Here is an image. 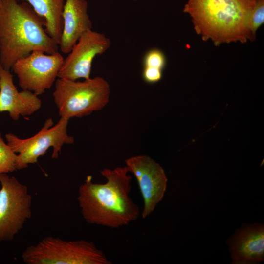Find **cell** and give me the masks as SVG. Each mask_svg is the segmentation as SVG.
Wrapping results in <instances>:
<instances>
[{
  "label": "cell",
  "instance_id": "cell-7",
  "mask_svg": "<svg viewBox=\"0 0 264 264\" xmlns=\"http://www.w3.org/2000/svg\"><path fill=\"white\" fill-rule=\"evenodd\" d=\"M0 242L14 239L31 217L32 196L15 176L0 175Z\"/></svg>",
  "mask_w": 264,
  "mask_h": 264
},
{
  "label": "cell",
  "instance_id": "cell-16",
  "mask_svg": "<svg viewBox=\"0 0 264 264\" xmlns=\"http://www.w3.org/2000/svg\"><path fill=\"white\" fill-rule=\"evenodd\" d=\"M166 60L163 52L160 49L153 48L149 50L143 59V67H150L161 70L164 68Z\"/></svg>",
  "mask_w": 264,
  "mask_h": 264
},
{
  "label": "cell",
  "instance_id": "cell-4",
  "mask_svg": "<svg viewBox=\"0 0 264 264\" xmlns=\"http://www.w3.org/2000/svg\"><path fill=\"white\" fill-rule=\"evenodd\" d=\"M110 86L103 77L83 81L58 78L53 93L60 117L81 118L102 110L109 102Z\"/></svg>",
  "mask_w": 264,
  "mask_h": 264
},
{
  "label": "cell",
  "instance_id": "cell-13",
  "mask_svg": "<svg viewBox=\"0 0 264 264\" xmlns=\"http://www.w3.org/2000/svg\"><path fill=\"white\" fill-rule=\"evenodd\" d=\"M63 29L59 45L61 51L68 54L80 37L92 29L86 0H66L63 12Z\"/></svg>",
  "mask_w": 264,
  "mask_h": 264
},
{
  "label": "cell",
  "instance_id": "cell-8",
  "mask_svg": "<svg viewBox=\"0 0 264 264\" xmlns=\"http://www.w3.org/2000/svg\"><path fill=\"white\" fill-rule=\"evenodd\" d=\"M64 60L58 51L46 54L35 50L17 60L12 69L18 78L20 87L38 96L51 88Z\"/></svg>",
  "mask_w": 264,
  "mask_h": 264
},
{
  "label": "cell",
  "instance_id": "cell-19",
  "mask_svg": "<svg viewBox=\"0 0 264 264\" xmlns=\"http://www.w3.org/2000/svg\"><path fill=\"white\" fill-rule=\"evenodd\" d=\"M2 0H0V6H1V3H2Z\"/></svg>",
  "mask_w": 264,
  "mask_h": 264
},
{
  "label": "cell",
  "instance_id": "cell-6",
  "mask_svg": "<svg viewBox=\"0 0 264 264\" xmlns=\"http://www.w3.org/2000/svg\"><path fill=\"white\" fill-rule=\"evenodd\" d=\"M69 120L60 117L52 127L53 121L48 118L38 133L28 138L21 139L13 133H7L5 137L7 144L13 152L18 153L16 170L26 168L29 164L37 162L39 157L44 155L50 147L53 148L51 157L57 158L64 144H73L74 137L67 133Z\"/></svg>",
  "mask_w": 264,
  "mask_h": 264
},
{
  "label": "cell",
  "instance_id": "cell-2",
  "mask_svg": "<svg viewBox=\"0 0 264 264\" xmlns=\"http://www.w3.org/2000/svg\"><path fill=\"white\" fill-rule=\"evenodd\" d=\"M45 21L26 2L2 0L0 7V64L10 70L18 60L35 50L58 52V44L46 32Z\"/></svg>",
  "mask_w": 264,
  "mask_h": 264
},
{
  "label": "cell",
  "instance_id": "cell-12",
  "mask_svg": "<svg viewBox=\"0 0 264 264\" xmlns=\"http://www.w3.org/2000/svg\"><path fill=\"white\" fill-rule=\"evenodd\" d=\"M42 101L33 92L22 90L19 92L13 83L10 70L0 64V112H8L15 121L21 116L32 115L41 107Z\"/></svg>",
  "mask_w": 264,
  "mask_h": 264
},
{
  "label": "cell",
  "instance_id": "cell-11",
  "mask_svg": "<svg viewBox=\"0 0 264 264\" xmlns=\"http://www.w3.org/2000/svg\"><path fill=\"white\" fill-rule=\"evenodd\" d=\"M233 264H256L264 259V226L262 223H243L228 238Z\"/></svg>",
  "mask_w": 264,
  "mask_h": 264
},
{
  "label": "cell",
  "instance_id": "cell-9",
  "mask_svg": "<svg viewBox=\"0 0 264 264\" xmlns=\"http://www.w3.org/2000/svg\"><path fill=\"white\" fill-rule=\"evenodd\" d=\"M110 41L103 33L92 29L84 33L64 60L58 78L71 81L90 78L94 58L105 53Z\"/></svg>",
  "mask_w": 264,
  "mask_h": 264
},
{
  "label": "cell",
  "instance_id": "cell-5",
  "mask_svg": "<svg viewBox=\"0 0 264 264\" xmlns=\"http://www.w3.org/2000/svg\"><path fill=\"white\" fill-rule=\"evenodd\" d=\"M27 264H111L93 242L79 240L67 241L52 236L27 247L22 254Z\"/></svg>",
  "mask_w": 264,
  "mask_h": 264
},
{
  "label": "cell",
  "instance_id": "cell-15",
  "mask_svg": "<svg viewBox=\"0 0 264 264\" xmlns=\"http://www.w3.org/2000/svg\"><path fill=\"white\" fill-rule=\"evenodd\" d=\"M17 155L5 142L0 132V175L12 173L16 170Z\"/></svg>",
  "mask_w": 264,
  "mask_h": 264
},
{
  "label": "cell",
  "instance_id": "cell-17",
  "mask_svg": "<svg viewBox=\"0 0 264 264\" xmlns=\"http://www.w3.org/2000/svg\"><path fill=\"white\" fill-rule=\"evenodd\" d=\"M264 22V0H255L250 22L251 41H254L257 29Z\"/></svg>",
  "mask_w": 264,
  "mask_h": 264
},
{
  "label": "cell",
  "instance_id": "cell-1",
  "mask_svg": "<svg viewBox=\"0 0 264 264\" xmlns=\"http://www.w3.org/2000/svg\"><path fill=\"white\" fill-rule=\"evenodd\" d=\"M126 166L104 168L100 173L104 183H94L87 176L78 189L77 200L82 215L89 224L118 228L137 220L138 205L130 197L131 176Z\"/></svg>",
  "mask_w": 264,
  "mask_h": 264
},
{
  "label": "cell",
  "instance_id": "cell-3",
  "mask_svg": "<svg viewBox=\"0 0 264 264\" xmlns=\"http://www.w3.org/2000/svg\"><path fill=\"white\" fill-rule=\"evenodd\" d=\"M255 0H188L183 11L204 41L216 45L251 40L250 22Z\"/></svg>",
  "mask_w": 264,
  "mask_h": 264
},
{
  "label": "cell",
  "instance_id": "cell-14",
  "mask_svg": "<svg viewBox=\"0 0 264 264\" xmlns=\"http://www.w3.org/2000/svg\"><path fill=\"white\" fill-rule=\"evenodd\" d=\"M25 1L44 18L47 34L58 44L63 29L62 12L64 0H17Z\"/></svg>",
  "mask_w": 264,
  "mask_h": 264
},
{
  "label": "cell",
  "instance_id": "cell-18",
  "mask_svg": "<svg viewBox=\"0 0 264 264\" xmlns=\"http://www.w3.org/2000/svg\"><path fill=\"white\" fill-rule=\"evenodd\" d=\"M162 77V70L150 67H143L142 77L145 82L150 84L159 81Z\"/></svg>",
  "mask_w": 264,
  "mask_h": 264
},
{
  "label": "cell",
  "instance_id": "cell-10",
  "mask_svg": "<svg viewBox=\"0 0 264 264\" xmlns=\"http://www.w3.org/2000/svg\"><path fill=\"white\" fill-rule=\"evenodd\" d=\"M125 163L137 181L143 200L141 216L145 219L162 199L167 178L160 165L147 155L132 156L125 160Z\"/></svg>",
  "mask_w": 264,
  "mask_h": 264
}]
</instances>
